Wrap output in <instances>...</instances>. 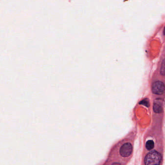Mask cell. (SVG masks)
I'll return each instance as SVG.
<instances>
[{
    "mask_svg": "<svg viewBox=\"0 0 165 165\" xmlns=\"http://www.w3.org/2000/svg\"><path fill=\"white\" fill-rule=\"evenodd\" d=\"M161 157L159 153L157 151H152L148 153L145 157V165H160Z\"/></svg>",
    "mask_w": 165,
    "mask_h": 165,
    "instance_id": "1",
    "label": "cell"
},
{
    "mask_svg": "<svg viewBox=\"0 0 165 165\" xmlns=\"http://www.w3.org/2000/svg\"><path fill=\"white\" fill-rule=\"evenodd\" d=\"M152 93L155 95H161L165 93V83L161 80L154 81L152 86Z\"/></svg>",
    "mask_w": 165,
    "mask_h": 165,
    "instance_id": "2",
    "label": "cell"
},
{
    "mask_svg": "<svg viewBox=\"0 0 165 165\" xmlns=\"http://www.w3.org/2000/svg\"><path fill=\"white\" fill-rule=\"evenodd\" d=\"M133 151V147L130 143H126L124 144L121 147L120 152L121 155L123 157H128L131 155Z\"/></svg>",
    "mask_w": 165,
    "mask_h": 165,
    "instance_id": "3",
    "label": "cell"
},
{
    "mask_svg": "<svg viewBox=\"0 0 165 165\" xmlns=\"http://www.w3.org/2000/svg\"><path fill=\"white\" fill-rule=\"evenodd\" d=\"M163 103L160 99H157L155 101L153 106L154 111L156 113H161L163 111Z\"/></svg>",
    "mask_w": 165,
    "mask_h": 165,
    "instance_id": "4",
    "label": "cell"
},
{
    "mask_svg": "<svg viewBox=\"0 0 165 165\" xmlns=\"http://www.w3.org/2000/svg\"><path fill=\"white\" fill-rule=\"evenodd\" d=\"M146 147L148 150L152 149L154 147V142L152 140L148 141L146 143Z\"/></svg>",
    "mask_w": 165,
    "mask_h": 165,
    "instance_id": "5",
    "label": "cell"
},
{
    "mask_svg": "<svg viewBox=\"0 0 165 165\" xmlns=\"http://www.w3.org/2000/svg\"><path fill=\"white\" fill-rule=\"evenodd\" d=\"M160 72L161 75L165 77V59L163 61L162 63H161Z\"/></svg>",
    "mask_w": 165,
    "mask_h": 165,
    "instance_id": "6",
    "label": "cell"
},
{
    "mask_svg": "<svg viewBox=\"0 0 165 165\" xmlns=\"http://www.w3.org/2000/svg\"><path fill=\"white\" fill-rule=\"evenodd\" d=\"M140 104H142L143 105H145V106L147 107H149V105L148 101L146 100H144L141 101V102L140 103Z\"/></svg>",
    "mask_w": 165,
    "mask_h": 165,
    "instance_id": "7",
    "label": "cell"
},
{
    "mask_svg": "<svg viewBox=\"0 0 165 165\" xmlns=\"http://www.w3.org/2000/svg\"><path fill=\"white\" fill-rule=\"evenodd\" d=\"M112 165H121L120 163H114L113 164H112Z\"/></svg>",
    "mask_w": 165,
    "mask_h": 165,
    "instance_id": "8",
    "label": "cell"
},
{
    "mask_svg": "<svg viewBox=\"0 0 165 165\" xmlns=\"http://www.w3.org/2000/svg\"><path fill=\"white\" fill-rule=\"evenodd\" d=\"M163 34H164V35H165V28H164V32H163Z\"/></svg>",
    "mask_w": 165,
    "mask_h": 165,
    "instance_id": "9",
    "label": "cell"
}]
</instances>
